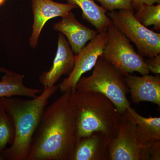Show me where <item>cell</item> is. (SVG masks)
<instances>
[{"instance_id":"cell-1","label":"cell","mask_w":160,"mask_h":160,"mask_svg":"<svg viewBox=\"0 0 160 160\" xmlns=\"http://www.w3.org/2000/svg\"><path fill=\"white\" fill-rule=\"evenodd\" d=\"M62 93L46 107L32 138L27 160H71L76 143L74 117Z\"/></svg>"},{"instance_id":"cell-2","label":"cell","mask_w":160,"mask_h":160,"mask_svg":"<svg viewBox=\"0 0 160 160\" xmlns=\"http://www.w3.org/2000/svg\"><path fill=\"white\" fill-rule=\"evenodd\" d=\"M58 86H45L41 94L32 99L0 98V104L14 124V141L0 152V160H27L32 138L48 101L58 91Z\"/></svg>"},{"instance_id":"cell-3","label":"cell","mask_w":160,"mask_h":160,"mask_svg":"<svg viewBox=\"0 0 160 160\" xmlns=\"http://www.w3.org/2000/svg\"><path fill=\"white\" fill-rule=\"evenodd\" d=\"M68 102L74 117L76 142L95 132L104 133L109 141L116 137L122 115L108 98L74 89L69 92Z\"/></svg>"},{"instance_id":"cell-4","label":"cell","mask_w":160,"mask_h":160,"mask_svg":"<svg viewBox=\"0 0 160 160\" xmlns=\"http://www.w3.org/2000/svg\"><path fill=\"white\" fill-rule=\"evenodd\" d=\"M122 74L114 66L100 57L91 75L82 76L75 89L79 91H89L101 93L113 103L122 115L130 107L126 97L129 91Z\"/></svg>"},{"instance_id":"cell-5","label":"cell","mask_w":160,"mask_h":160,"mask_svg":"<svg viewBox=\"0 0 160 160\" xmlns=\"http://www.w3.org/2000/svg\"><path fill=\"white\" fill-rule=\"evenodd\" d=\"M107 41L102 55L108 62L117 68L124 77L137 72L149 74L145 60L135 51L130 41L113 24L107 29Z\"/></svg>"},{"instance_id":"cell-6","label":"cell","mask_w":160,"mask_h":160,"mask_svg":"<svg viewBox=\"0 0 160 160\" xmlns=\"http://www.w3.org/2000/svg\"><path fill=\"white\" fill-rule=\"evenodd\" d=\"M108 15L112 24L135 45L139 54L149 58L160 54V33L141 24L135 17L133 10H114Z\"/></svg>"},{"instance_id":"cell-7","label":"cell","mask_w":160,"mask_h":160,"mask_svg":"<svg viewBox=\"0 0 160 160\" xmlns=\"http://www.w3.org/2000/svg\"><path fill=\"white\" fill-rule=\"evenodd\" d=\"M107 38L106 32H98L95 38L76 55L73 69L69 77L58 86L61 93L74 90L80 78L94 67L99 58L102 55Z\"/></svg>"},{"instance_id":"cell-8","label":"cell","mask_w":160,"mask_h":160,"mask_svg":"<svg viewBox=\"0 0 160 160\" xmlns=\"http://www.w3.org/2000/svg\"><path fill=\"white\" fill-rule=\"evenodd\" d=\"M109 160H141L135 126L122 115L117 134L109 141Z\"/></svg>"},{"instance_id":"cell-9","label":"cell","mask_w":160,"mask_h":160,"mask_svg":"<svg viewBox=\"0 0 160 160\" xmlns=\"http://www.w3.org/2000/svg\"><path fill=\"white\" fill-rule=\"evenodd\" d=\"M32 2L34 20L29 43L32 48L35 49L43 27L48 21L55 18L65 17L78 7L69 3L56 2L52 0H32Z\"/></svg>"},{"instance_id":"cell-10","label":"cell","mask_w":160,"mask_h":160,"mask_svg":"<svg viewBox=\"0 0 160 160\" xmlns=\"http://www.w3.org/2000/svg\"><path fill=\"white\" fill-rule=\"evenodd\" d=\"M76 55L65 36L58 34V48L52 66L40 75V83L44 87L54 86L62 76L69 74L74 67Z\"/></svg>"},{"instance_id":"cell-11","label":"cell","mask_w":160,"mask_h":160,"mask_svg":"<svg viewBox=\"0 0 160 160\" xmlns=\"http://www.w3.org/2000/svg\"><path fill=\"white\" fill-rule=\"evenodd\" d=\"M53 29L67 38L72 51L75 55L89 41L96 37L98 32L81 24L72 12L62 19L53 25Z\"/></svg>"},{"instance_id":"cell-12","label":"cell","mask_w":160,"mask_h":160,"mask_svg":"<svg viewBox=\"0 0 160 160\" xmlns=\"http://www.w3.org/2000/svg\"><path fill=\"white\" fill-rule=\"evenodd\" d=\"M125 80L134 102H149L160 106L159 75L138 77L129 74L125 77Z\"/></svg>"},{"instance_id":"cell-13","label":"cell","mask_w":160,"mask_h":160,"mask_svg":"<svg viewBox=\"0 0 160 160\" xmlns=\"http://www.w3.org/2000/svg\"><path fill=\"white\" fill-rule=\"evenodd\" d=\"M109 142L101 132L82 138L76 143L71 160H109Z\"/></svg>"},{"instance_id":"cell-14","label":"cell","mask_w":160,"mask_h":160,"mask_svg":"<svg viewBox=\"0 0 160 160\" xmlns=\"http://www.w3.org/2000/svg\"><path fill=\"white\" fill-rule=\"evenodd\" d=\"M122 115L134 123L140 148L160 141V118L143 117L131 107Z\"/></svg>"},{"instance_id":"cell-15","label":"cell","mask_w":160,"mask_h":160,"mask_svg":"<svg viewBox=\"0 0 160 160\" xmlns=\"http://www.w3.org/2000/svg\"><path fill=\"white\" fill-rule=\"evenodd\" d=\"M67 2L79 7L82 12V17L95 27L98 32L107 31L112 25V21L106 15L107 10L98 6L94 0H66Z\"/></svg>"},{"instance_id":"cell-16","label":"cell","mask_w":160,"mask_h":160,"mask_svg":"<svg viewBox=\"0 0 160 160\" xmlns=\"http://www.w3.org/2000/svg\"><path fill=\"white\" fill-rule=\"evenodd\" d=\"M24 78L23 75L7 70L0 81V98L21 96L33 98L42 91L25 86Z\"/></svg>"},{"instance_id":"cell-17","label":"cell","mask_w":160,"mask_h":160,"mask_svg":"<svg viewBox=\"0 0 160 160\" xmlns=\"http://www.w3.org/2000/svg\"><path fill=\"white\" fill-rule=\"evenodd\" d=\"M135 17L141 24L147 27L154 26V29L160 31V4H143L134 13Z\"/></svg>"},{"instance_id":"cell-18","label":"cell","mask_w":160,"mask_h":160,"mask_svg":"<svg viewBox=\"0 0 160 160\" xmlns=\"http://www.w3.org/2000/svg\"><path fill=\"white\" fill-rule=\"evenodd\" d=\"M14 137L12 120L0 104V152L12 144Z\"/></svg>"},{"instance_id":"cell-19","label":"cell","mask_w":160,"mask_h":160,"mask_svg":"<svg viewBox=\"0 0 160 160\" xmlns=\"http://www.w3.org/2000/svg\"><path fill=\"white\" fill-rule=\"evenodd\" d=\"M107 10L114 11L117 9L133 10L131 0H96Z\"/></svg>"},{"instance_id":"cell-20","label":"cell","mask_w":160,"mask_h":160,"mask_svg":"<svg viewBox=\"0 0 160 160\" xmlns=\"http://www.w3.org/2000/svg\"><path fill=\"white\" fill-rule=\"evenodd\" d=\"M160 141L141 148V160H160Z\"/></svg>"},{"instance_id":"cell-21","label":"cell","mask_w":160,"mask_h":160,"mask_svg":"<svg viewBox=\"0 0 160 160\" xmlns=\"http://www.w3.org/2000/svg\"><path fill=\"white\" fill-rule=\"evenodd\" d=\"M147 68L149 71L157 75L160 73V54L150 58L149 59L145 60Z\"/></svg>"},{"instance_id":"cell-22","label":"cell","mask_w":160,"mask_h":160,"mask_svg":"<svg viewBox=\"0 0 160 160\" xmlns=\"http://www.w3.org/2000/svg\"><path fill=\"white\" fill-rule=\"evenodd\" d=\"M133 9L137 10L143 4L153 5L155 3L160 4V0H131Z\"/></svg>"},{"instance_id":"cell-23","label":"cell","mask_w":160,"mask_h":160,"mask_svg":"<svg viewBox=\"0 0 160 160\" xmlns=\"http://www.w3.org/2000/svg\"><path fill=\"white\" fill-rule=\"evenodd\" d=\"M6 0H0V6H2L5 2Z\"/></svg>"},{"instance_id":"cell-24","label":"cell","mask_w":160,"mask_h":160,"mask_svg":"<svg viewBox=\"0 0 160 160\" xmlns=\"http://www.w3.org/2000/svg\"><path fill=\"white\" fill-rule=\"evenodd\" d=\"M6 69H4V68H1L0 67V72H4L5 71H6Z\"/></svg>"}]
</instances>
